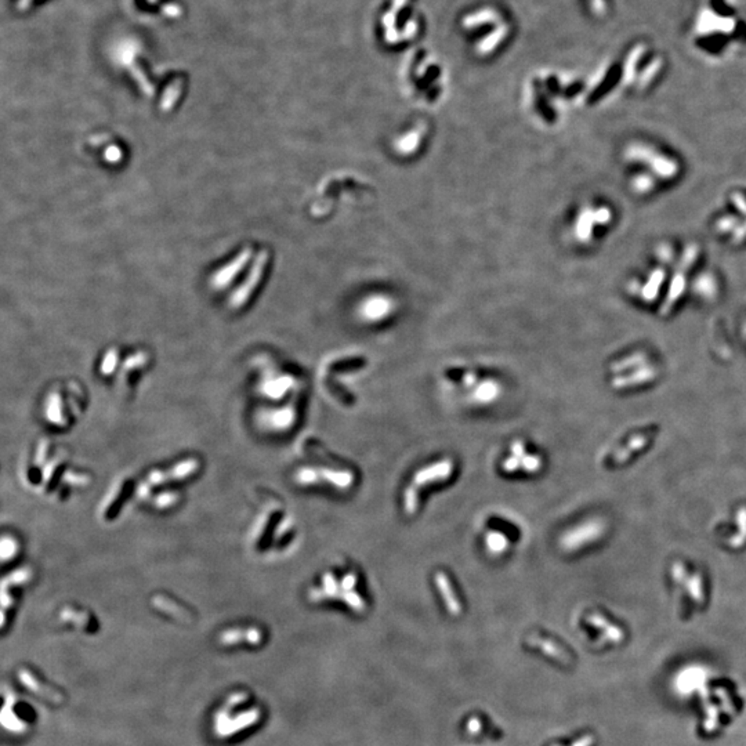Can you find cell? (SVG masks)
Masks as SVG:
<instances>
[{
	"instance_id": "1",
	"label": "cell",
	"mask_w": 746,
	"mask_h": 746,
	"mask_svg": "<svg viewBox=\"0 0 746 746\" xmlns=\"http://www.w3.org/2000/svg\"><path fill=\"white\" fill-rule=\"evenodd\" d=\"M39 716L29 701L6 693L4 704L0 711V727L11 736H25L37 723Z\"/></svg>"
},
{
	"instance_id": "2",
	"label": "cell",
	"mask_w": 746,
	"mask_h": 746,
	"mask_svg": "<svg viewBox=\"0 0 746 746\" xmlns=\"http://www.w3.org/2000/svg\"><path fill=\"white\" fill-rule=\"evenodd\" d=\"M15 677L18 684L26 690L29 694H32L36 698L43 700L47 704L53 705H62L65 698L60 690L53 687L51 684L46 683L32 668L29 666H19L15 670Z\"/></svg>"
},
{
	"instance_id": "3",
	"label": "cell",
	"mask_w": 746,
	"mask_h": 746,
	"mask_svg": "<svg viewBox=\"0 0 746 746\" xmlns=\"http://www.w3.org/2000/svg\"><path fill=\"white\" fill-rule=\"evenodd\" d=\"M605 532V524L601 521V520H589L581 525H578L577 528L568 531L563 539H561V545L564 548V550L567 552H575L578 549H581L582 546L591 543V542H596L597 539H600L602 536V534Z\"/></svg>"
},
{
	"instance_id": "4",
	"label": "cell",
	"mask_w": 746,
	"mask_h": 746,
	"mask_svg": "<svg viewBox=\"0 0 746 746\" xmlns=\"http://www.w3.org/2000/svg\"><path fill=\"white\" fill-rule=\"evenodd\" d=\"M630 155L638 162L648 163L652 171L661 178H673L679 173V166L673 159L659 152H655L645 146H634L630 149Z\"/></svg>"
},
{
	"instance_id": "5",
	"label": "cell",
	"mask_w": 746,
	"mask_h": 746,
	"mask_svg": "<svg viewBox=\"0 0 746 746\" xmlns=\"http://www.w3.org/2000/svg\"><path fill=\"white\" fill-rule=\"evenodd\" d=\"M670 570H672L670 573H672L673 579L679 585L684 586L694 600L704 601V582H702V577L698 573L690 575L687 571V567L681 561H675Z\"/></svg>"
},
{
	"instance_id": "6",
	"label": "cell",
	"mask_w": 746,
	"mask_h": 746,
	"mask_svg": "<svg viewBox=\"0 0 746 746\" xmlns=\"http://www.w3.org/2000/svg\"><path fill=\"white\" fill-rule=\"evenodd\" d=\"M453 473V461L446 459L443 461H439V463H434L432 466H427L422 470H419L416 473V475L414 477V485L418 488V486H423L426 484H430V482H436V481H443V480H447Z\"/></svg>"
},
{
	"instance_id": "7",
	"label": "cell",
	"mask_w": 746,
	"mask_h": 746,
	"mask_svg": "<svg viewBox=\"0 0 746 746\" xmlns=\"http://www.w3.org/2000/svg\"><path fill=\"white\" fill-rule=\"evenodd\" d=\"M260 718H262L260 711L257 708H255V709H252L249 712L242 713L241 716H238V718H235L232 720L228 719L221 726H217L216 731H217V734L220 737H230V736H232V734H235V733H238V731H241V730H244V729H246L249 726H253L256 722L260 720Z\"/></svg>"
},
{
	"instance_id": "8",
	"label": "cell",
	"mask_w": 746,
	"mask_h": 746,
	"mask_svg": "<svg viewBox=\"0 0 746 746\" xmlns=\"http://www.w3.org/2000/svg\"><path fill=\"white\" fill-rule=\"evenodd\" d=\"M658 372L651 365H643L640 368H636L634 372H631L627 376H618L612 380V387L615 389H625V387H633L640 386L644 383H648L656 378Z\"/></svg>"
},
{
	"instance_id": "9",
	"label": "cell",
	"mask_w": 746,
	"mask_h": 746,
	"mask_svg": "<svg viewBox=\"0 0 746 746\" xmlns=\"http://www.w3.org/2000/svg\"><path fill=\"white\" fill-rule=\"evenodd\" d=\"M219 641L223 645H234V644L241 643V641H246V643H249L252 645H257V644H260L263 641V633H262V630H259L256 627L246 629V630L231 629V630H227V631L221 633Z\"/></svg>"
},
{
	"instance_id": "10",
	"label": "cell",
	"mask_w": 746,
	"mask_h": 746,
	"mask_svg": "<svg viewBox=\"0 0 746 746\" xmlns=\"http://www.w3.org/2000/svg\"><path fill=\"white\" fill-rule=\"evenodd\" d=\"M686 269L683 267H677L672 281H670V288H669V292H668V296L665 298L663 304H662V308H661V312L662 314H669L672 311V308L675 307V304L677 303V300L681 298L684 289H686Z\"/></svg>"
},
{
	"instance_id": "11",
	"label": "cell",
	"mask_w": 746,
	"mask_h": 746,
	"mask_svg": "<svg viewBox=\"0 0 746 746\" xmlns=\"http://www.w3.org/2000/svg\"><path fill=\"white\" fill-rule=\"evenodd\" d=\"M434 581H436V585L439 586L441 595L444 597V601L447 604V608L453 613V615H459L460 611H461V607H460V602L457 601V598L453 593V589L450 586V582H449V578L444 573H437L434 575Z\"/></svg>"
},
{
	"instance_id": "12",
	"label": "cell",
	"mask_w": 746,
	"mask_h": 746,
	"mask_svg": "<svg viewBox=\"0 0 746 746\" xmlns=\"http://www.w3.org/2000/svg\"><path fill=\"white\" fill-rule=\"evenodd\" d=\"M500 394V384L496 383L495 380H484L482 383H480L474 393H473V398L477 401V402H481V404H486V402H491V401H495Z\"/></svg>"
},
{
	"instance_id": "13",
	"label": "cell",
	"mask_w": 746,
	"mask_h": 746,
	"mask_svg": "<svg viewBox=\"0 0 746 746\" xmlns=\"http://www.w3.org/2000/svg\"><path fill=\"white\" fill-rule=\"evenodd\" d=\"M648 441H650V439H648V436H645V434L633 436V437L630 439V441L627 443L626 447L619 449V450L613 455V463H615V464L625 463V461L631 456V453H634V452L640 450L641 448L645 447V446L648 444Z\"/></svg>"
},
{
	"instance_id": "14",
	"label": "cell",
	"mask_w": 746,
	"mask_h": 746,
	"mask_svg": "<svg viewBox=\"0 0 746 746\" xmlns=\"http://www.w3.org/2000/svg\"><path fill=\"white\" fill-rule=\"evenodd\" d=\"M509 33V25L507 24H500L492 33H489L481 43H478L477 46V51L480 54H488L491 53Z\"/></svg>"
},
{
	"instance_id": "15",
	"label": "cell",
	"mask_w": 746,
	"mask_h": 746,
	"mask_svg": "<svg viewBox=\"0 0 746 746\" xmlns=\"http://www.w3.org/2000/svg\"><path fill=\"white\" fill-rule=\"evenodd\" d=\"M499 21V12L492 10V8H484V10H480L474 14H470L467 15L464 19H463V26L464 28H475L478 25H482V24H488V22H496Z\"/></svg>"
},
{
	"instance_id": "16",
	"label": "cell",
	"mask_w": 746,
	"mask_h": 746,
	"mask_svg": "<svg viewBox=\"0 0 746 746\" xmlns=\"http://www.w3.org/2000/svg\"><path fill=\"white\" fill-rule=\"evenodd\" d=\"M737 524H738V532L733 535L727 543L731 549H740L746 543V506H743L737 511Z\"/></svg>"
},
{
	"instance_id": "17",
	"label": "cell",
	"mask_w": 746,
	"mask_h": 746,
	"mask_svg": "<svg viewBox=\"0 0 746 746\" xmlns=\"http://www.w3.org/2000/svg\"><path fill=\"white\" fill-rule=\"evenodd\" d=\"M485 545H486V549L489 550V553L492 554H502L507 550L509 548V539L498 532V531H489L485 536Z\"/></svg>"
},
{
	"instance_id": "18",
	"label": "cell",
	"mask_w": 746,
	"mask_h": 746,
	"mask_svg": "<svg viewBox=\"0 0 746 746\" xmlns=\"http://www.w3.org/2000/svg\"><path fill=\"white\" fill-rule=\"evenodd\" d=\"M153 605L164 612H167L169 615H173L174 618L180 619V620H191V615L181 607L173 604L171 601L163 598V597H155L153 598Z\"/></svg>"
},
{
	"instance_id": "19",
	"label": "cell",
	"mask_w": 746,
	"mask_h": 746,
	"mask_svg": "<svg viewBox=\"0 0 746 746\" xmlns=\"http://www.w3.org/2000/svg\"><path fill=\"white\" fill-rule=\"evenodd\" d=\"M663 280H665V273L663 270H655L650 278H648V282L645 284L644 289H643V298L648 301H652L654 298L658 296V292L663 284Z\"/></svg>"
},
{
	"instance_id": "20",
	"label": "cell",
	"mask_w": 746,
	"mask_h": 746,
	"mask_svg": "<svg viewBox=\"0 0 746 746\" xmlns=\"http://www.w3.org/2000/svg\"><path fill=\"white\" fill-rule=\"evenodd\" d=\"M643 365H647V358H645V355L643 353H637V354H633L631 357L626 358V359L615 362L611 366V371L612 372H622V371H627V369H631V368H640Z\"/></svg>"
},
{
	"instance_id": "21",
	"label": "cell",
	"mask_w": 746,
	"mask_h": 746,
	"mask_svg": "<svg viewBox=\"0 0 746 746\" xmlns=\"http://www.w3.org/2000/svg\"><path fill=\"white\" fill-rule=\"evenodd\" d=\"M644 49L645 46L644 44H638L633 49V51L629 54L627 57V62H626V69H625V80L627 82V85L633 80L634 78V69L637 67V62L638 60L641 58L643 53H644Z\"/></svg>"
},
{
	"instance_id": "22",
	"label": "cell",
	"mask_w": 746,
	"mask_h": 746,
	"mask_svg": "<svg viewBox=\"0 0 746 746\" xmlns=\"http://www.w3.org/2000/svg\"><path fill=\"white\" fill-rule=\"evenodd\" d=\"M323 477L328 478L333 485L339 486V488H348L353 481H354V475L348 471H328V470H323L322 471Z\"/></svg>"
},
{
	"instance_id": "23",
	"label": "cell",
	"mask_w": 746,
	"mask_h": 746,
	"mask_svg": "<svg viewBox=\"0 0 746 746\" xmlns=\"http://www.w3.org/2000/svg\"><path fill=\"white\" fill-rule=\"evenodd\" d=\"M418 505H419V493H418L416 486L412 484L405 489V493H404V509L407 514H414L418 510Z\"/></svg>"
},
{
	"instance_id": "24",
	"label": "cell",
	"mask_w": 746,
	"mask_h": 746,
	"mask_svg": "<svg viewBox=\"0 0 746 746\" xmlns=\"http://www.w3.org/2000/svg\"><path fill=\"white\" fill-rule=\"evenodd\" d=\"M11 3V7L19 12V14H25V12H31L36 8H39L40 4H43L46 0H8Z\"/></svg>"
},
{
	"instance_id": "25",
	"label": "cell",
	"mask_w": 746,
	"mask_h": 746,
	"mask_svg": "<svg viewBox=\"0 0 746 746\" xmlns=\"http://www.w3.org/2000/svg\"><path fill=\"white\" fill-rule=\"evenodd\" d=\"M662 68V60L661 58H655L650 65L648 68H645V71L643 72L641 78H640V85L641 86H647L650 85V82L659 74Z\"/></svg>"
},
{
	"instance_id": "26",
	"label": "cell",
	"mask_w": 746,
	"mask_h": 746,
	"mask_svg": "<svg viewBox=\"0 0 746 746\" xmlns=\"http://www.w3.org/2000/svg\"><path fill=\"white\" fill-rule=\"evenodd\" d=\"M521 467L529 473H535L542 467V460L535 455H524L521 459Z\"/></svg>"
},
{
	"instance_id": "27",
	"label": "cell",
	"mask_w": 746,
	"mask_h": 746,
	"mask_svg": "<svg viewBox=\"0 0 746 746\" xmlns=\"http://www.w3.org/2000/svg\"><path fill=\"white\" fill-rule=\"evenodd\" d=\"M343 598H344V601H346L350 607H353L355 611H362V609L365 608V602H364V600L358 596V595H355L354 592H344Z\"/></svg>"
},
{
	"instance_id": "28",
	"label": "cell",
	"mask_w": 746,
	"mask_h": 746,
	"mask_svg": "<svg viewBox=\"0 0 746 746\" xmlns=\"http://www.w3.org/2000/svg\"><path fill=\"white\" fill-rule=\"evenodd\" d=\"M323 585H325V591L323 595L326 597H336L337 596V585H336V579L332 574H326L323 577Z\"/></svg>"
},
{
	"instance_id": "29",
	"label": "cell",
	"mask_w": 746,
	"mask_h": 746,
	"mask_svg": "<svg viewBox=\"0 0 746 746\" xmlns=\"http://www.w3.org/2000/svg\"><path fill=\"white\" fill-rule=\"evenodd\" d=\"M634 185H636V189H637V191H640V192H647V191H650V189L652 188L654 184H652V180H651L650 177H647V176H641V177H637V178H636Z\"/></svg>"
},
{
	"instance_id": "30",
	"label": "cell",
	"mask_w": 746,
	"mask_h": 746,
	"mask_svg": "<svg viewBox=\"0 0 746 746\" xmlns=\"http://www.w3.org/2000/svg\"><path fill=\"white\" fill-rule=\"evenodd\" d=\"M357 584V577L354 574H347L343 577L341 582H340V588L344 591V592H351L354 589Z\"/></svg>"
},
{
	"instance_id": "31",
	"label": "cell",
	"mask_w": 746,
	"mask_h": 746,
	"mask_svg": "<svg viewBox=\"0 0 746 746\" xmlns=\"http://www.w3.org/2000/svg\"><path fill=\"white\" fill-rule=\"evenodd\" d=\"M416 33H418V22L415 19H411L405 25L401 36H402V39H409V37H414Z\"/></svg>"
},
{
	"instance_id": "32",
	"label": "cell",
	"mask_w": 746,
	"mask_h": 746,
	"mask_svg": "<svg viewBox=\"0 0 746 746\" xmlns=\"http://www.w3.org/2000/svg\"><path fill=\"white\" fill-rule=\"evenodd\" d=\"M520 466H521V460H520L518 457L513 456V455H511L510 457H507V459L505 460V463H503V468H505V471H507V473H513V471H516Z\"/></svg>"
},
{
	"instance_id": "33",
	"label": "cell",
	"mask_w": 746,
	"mask_h": 746,
	"mask_svg": "<svg viewBox=\"0 0 746 746\" xmlns=\"http://www.w3.org/2000/svg\"><path fill=\"white\" fill-rule=\"evenodd\" d=\"M510 450H511L513 456H516V457H518V459L521 460V459H523V456L525 455V447H524V443H523L521 440H517V441H514V443L511 444V447H510Z\"/></svg>"
},
{
	"instance_id": "34",
	"label": "cell",
	"mask_w": 746,
	"mask_h": 746,
	"mask_svg": "<svg viewBox=\"0 0 746 746\" xmlns=\"http://www.w3.org/2000/svg\"><path fill=\"white\" fill-rule=\"evenodd\" d=\"M591 8L596 15H604L607 10L605 0H591Z\"/></svg>"
},
{
	"instance_id": "35",
	"label": "cell",
	"mask_w": 746,
	"mask_h": 746,
	"mask_svg": "<svg viewBox=\"0 0 746 746\" xmlns=\"http://www.w3.org/2000/svg\"><path fill=\"white\" fill-rule=\"evenodd\" d=\"M384 36H386V40H387L389 43H398L400 40H402L401 33H398L396 28H389V29L386 31V35H384Z\"/></svg>"
},
{
	"instance_id": "36",
	"label": "cell",
	"mask_w": 746,
	"mask_h": 746,
	"mask_svg": "<svg viewBox=\"0 0 746 746\" xmlns=\"http://www.w3.org/2000/svg\"><path fill=\"white\" fill-rule=\"evenodd\" d=\"M315 478H316L315 471L308 470V468H305L304 471H301V473L298 474V480H300L301 482H305V484H308V482H314Z\"/></svg>"
},
{
	"instance_id": "37",
	"label": "cell",
	"mask_w": 746,
	"mask_h": 746,
	"mask_svg": "<svg viewBox=\"0 0 746 746\" xmlns=\"http://www.w3.org/2000/svg\"><path fill=\"white\" fill-rule=\"evenodd\" d=\"M396 18H397V17H396V14H394L393 11H389V12H386V14H384V17H383V24H384V26H386L387 29H389V28H394V24H396Z\"/></svg>"
},
{
	"instance_id": "38",
	"label": "cell",
	"mask_w": 746,
	"mask_h": 746,
	"mask_svg": "<svg viewBox=\"0 0 746 746\" xmlns=\"http://www.w3.org/2000/svg\"><path fill=\"white\" fill-rule=\"evenodd\" d=\"M463 382H464V384L467 387H471V386H474L477 383V375L475 373H466L463 376Z\"/></svg>"
},
{
	"instance_id": "39",
	"label": "cell",
	"mask_w": 746,
	"mask_h": 746,
	"mask_svg": "<svg viewBox=\"0 0 746 746\" xmlns=\"http://www.w3.org/2000/svg\"><path fill=\"white\" fill-rule=\"evenodd\" d=\"M407 1H408V0H393V8H391V11H393L394 14H397V12L407 4Z\"/></svg>"
}]
</instances>
